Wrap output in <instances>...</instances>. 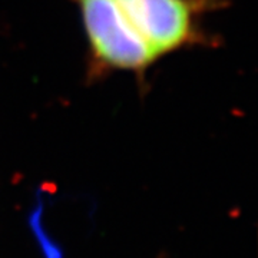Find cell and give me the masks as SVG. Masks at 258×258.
<instances>
[{
    "mask_svg": "<svg viewBox=\"0 0 258 258\" xmlns=\"http://www.w3.org/2000/svg\"><path fill=\"white\" fill-rule=\"evenodd\" d=\"M79 6L93 56L109 69L144 71L155 60L129 26L116 0H74Z\"/></svg>",
    "mask_w": 258,
    "mask_h": 258,
    "instance_id": "6da1fadb",
    "label": "cell"
},
{
    "mask_svg": "<svg viewBox=\"0 0 258 258\" xmlns=\"http://www.w3.org/2000/svg\"><path fill=\"white\" fill-rule=\"evenodd\" d=\"M207 0H116L129 26L157 59L191 43Z\"/></svg>",
    "mask_w": 258,
    "mask_h": 258,
    "instance_id": "7a4b0ae2",
    "label": "cell"
}]
</instances>
